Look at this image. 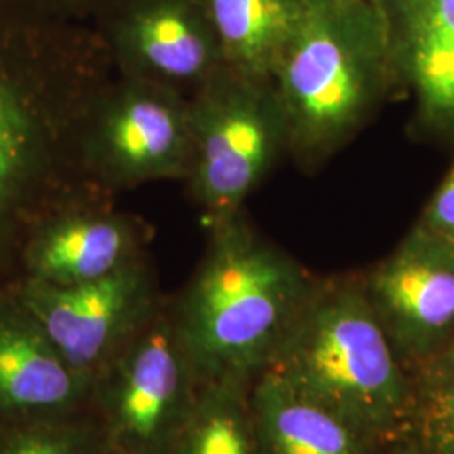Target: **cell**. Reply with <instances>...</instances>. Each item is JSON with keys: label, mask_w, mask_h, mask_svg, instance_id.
I'll return each instance as SVG.
<instances>
[{"label": "cell", "mask_w": 454, "mask_h": 454, "mask_svg": "<svg viewBox=\"0 0 454 454\" xmlns=\"http://www.w3.org/2000/svg\"><path fill=\"white\" fill-rule=\"evenodd\" d=\"M114 73L93 26L0 0V292L49 217L114 202L86 168L84 130Z\"/></svg>", "instance_id": "6da1fadb"}, {"label": "cell", "mask_w": 454, "mask_h": 454, "mask_svg": "<svg viewBox=\"0 0 454 454\" xmlns=\"http://www.w3.org/2000/svg\"><path fill=\"white\" fill-rule=\"evenodd\" d=\"M317 276L268 241L244 212L207 229L184 288L170 294L180 337L206 382L264 372L305 307Z\"/></svg>", "instance_id": "7a4b0ae2"}, {"label": "cell", "mask_w": 454, "mask_h": 454, "mask_svg": "<svg viewBox=\"0 0 454 454\" xmlns=\"http://www.w3.org/2000/svg\"><path fill=\"white\" fill-rule=\"evenodd\" d=\"M266 371L379 446L414 434L419 392L360 279L317 278Z\"/></svg>", "instance_id": "3957f363"}, {"label": "cell", "mask_w": 454, "mask_h": 454, "mask_svg": "<svg viewBox=\"0 0 454 454\" xmlns=\"http://www.w3.org/2000/svg\"><path fill=\"white\" fill-rule=\"evenodd\" d=\"M395 66L387 0H307L271 82L288 153L309 167L339 150L384 98Z\"/></svg>", "instance_id": "277c9868"}, {"label": "cell", "mask_w": 454, "mask_h": 454, "mask_svg": "<svg viewBox=\"0 0 454 454\" xmlns=\"http://www.w3.org/2000/svg\"><path fill=\"white\" fill-rule=\"evenodd\" d=\"M192 159L185 185L206 229L243 212L244 202L288 152L273 82L223 67L191 97Z\"/></svg>", "instance_id": "5b68a950"}, {"label": "cell", "mask_w": 454, "mask_h": 454, "mask_svg": "<svg viewBox=\"0 0 454 454\" xmlns=\"http://www.w3.org/2000/svg\"><path fill=\"white\" fill-rule=\"evenodd\" d=\"M204 384L167 294L150 322L93 379L91 411L114 453L167 454Z\"/></svg>", "instance_id": "8992f818"}, {"label": "cell", "mask_w": 454, "mask_h": 454, "mask_svg": "<svg viewBox=\"0 0 454 454\" xmlns=\"http://www.w3.org/2000/svg\"><path fill=\"white\" fill-rule=\"evenodd\" d=\"M82 155L110 194L159 180L185 182L192 159L191 98L114 76L90 114Z\"/></svg>", "instance_id": "52a82bcc"}, {"label": "cell", "mask_w": 454, "mask_h": 454, "mask_svg": "<svg viewBox=\"0 0 454 454\" xmlns=\"http://www.w3.org/2000/svg\"><path fill=\"white\" fill-rule=\"evenodd\" d=\"M12 290L66 362L91 384L167 296L150 253L95 281L61 286L22 279Z\"/></svg>", "instance_id": "ba28073f"}, {"label": "cell", "mask_w": 454, "mask_h": 454, "mask_svg": "<svg viewBox=\"0 0 454 454\" xmlns=\"http://www.w3.org/2000/svg\"><path fill=\"white\" fill-rule=\"evenodd\" d=\"M121 78L191 98L224 67L200 0H118L91 20Z\"/></svg>", "instance_id": "9c48e42d"}, {"label": "cell", "mask_w": 454, "mask_h": 454, "mask_svg": "<svg viewBox=\"0 0 454 454\" xmlns=\"http://www.w3.org/2000/svg\"><path fill=\"white\" fill-rule=\"evenodd\" d=\"M362 283L409 373L453 335V241L418 224Z\"/></svg>", "instance_id": "30bf717a"}, {"label": "cell", "mask_w": 454, "mask_h": 454, "mask_svg": "<svg viewBox=\"0 0 454 454\" xmlns=\"http://www.w3.org/2000/svg\"><path fill=\"white\" fill-rule=\"evenodd\" d=\"M153 229L138 215L116 211L114 202L59 212L27 239L20 281L80 285L112 275L148 254Z\"/></svg>", "instance_id": "8fae6325"}, {"label": "cell", "mask_w": 454, "mask_h": 454, "mask_svg": "<svg viewBox=\"0 0 454 454\" xmlns=\"http://www.w3.org/2000/svg\"><path fill=\"white\" fill-rule=\"evenodd\" d=\"M91 387V380L66 362L16 292H0V422L90 412Z\"/></svg>", "instance_id": "7c38bea8"}, {"label": "cell", "mask_w": 454, "mask_h": 454, "mask_svg": "<svg viewBox=\"0 0 454 454\" xmlns=\"http://www.w3.org/2000/svg\"><path fill=\"white\" fill-rule=\"evenodd\" d=\"M251 409L260 454H379L384 448L271 371L253 380Z\"/></svg>", "instance_id": "4fadbf2b"}, {"label": "cell", "mask_w": 454, "mask_h": 454, "mask_svg": "<svg viewBox=\"0 0 454 454\" xmlns=\"http://www.w3.org/2000/svg\"><path fill=\"white\" fill-rule=\"evenodd\" d=\"M231 71L271 82L307 0H200Z\"/></svg>", "instance_id": "5bb4252c"}, {"label": "cell", "mask_w": 454, "mask_h": 454, "mask_svg": "<svg viewBox=\"0 0 454 454\" xmlns=\"http://www.w3.org/2000/svg\"><path fill=\"white\" fill-rule=\"evenodd\" d=\"M397 20L395 61L434 120L454 78V0H399Z\"/></svg>", "instance_id": "9a60e30c"}, {"label": "cell", "mask_w": 454, "mask_h": 454, "mask_svg": "<svg viewBox=\"0 0 454 454\" xmlns=\"http://www.w3.org/2000/svg\"><path fill=\"white\" fill-rule=\"evenodd\" d=\"M253 380H209L167 454H260L251 409Z\"/></svg>", "instance_id": "2e32d148"}, {"label": "cell", "mask_w": 454, "mask_h": 454, "mask_svg": "<svg viewBox=\"0 0 454 454\" xmlns=\"http://www.w3.org/2000/svg\"><path fill=\"white\" fill-rule=\"evenodd\" d=\"M0 454H114L93 411L48 421L0 422Z\"/></svg>", "instance_id": "e0dca14e"}, {"label": "cell", "mask_w": 454, "mask_h": 454, "mask_svg": "<svg viewBox=\"0 0 454 454\" xmlns=\"http://www.w3.org/2000/svg\"><path fill=\"white\" fill-rule=\"evenodd\" d=\"M411 377L419 395L454 390V333L418 364L411 371Z\"/></svg>", "instance_id": "ac0fdd59"}, {"label": "cell", "mask_w": 454, "mask_h": 454, "mask_svg": "<svg viewBox=\"0 0 454 454\" xmlns=\"http://www.w3.org/2000/svg\"><path fill=\"white\" fill-rule=\"evenodd\" d=\"M414 434L454 438V390L419 395Z\"/></svg>", "instance_id": "d6986e66"}, {"label": "cell", "mask_w": 454, "mask_h": 454, "mask_svg": "<svg viewBox=\"0 0 454 454\" xmlns=\"http://www.w3.org/2000/svg\"><path fill=\"white\" fill-rule=\"evenodd\" d=\"M419 224L454 243V165L427 204Z\"/></svg>", "instance_id": "ffe728a7"}, {"label": "cell", "mask_w": 454, "mask_h": 454, "mask_svg": "<svg viewBox=\"0 0 454 454\" xmlns=\"http://www.w3.org/2000/svg\"><path fill=\"white\" fill-rule=\"evenodd\" d=\"M33 9L69 20H93L118 0H19Z\"/></svg>", "instance_id": "44dd1931"}, {"label": "cell", "mask_w": 454, "mask_h": 454, "mask_svg": "<svg viewBox=\"0 0 454 454\" xmlns=\"http://www.w3.org/2000/svg\"><path fill=\"white\" fill-rule=\"evenodd\" d=\"M421 444L426 454H454V438L446 436H426L412 434Z\"/></svg>", "instance_id": "7402d4cb"}, {"label": "cell", "mask_w": 454, "mask_h": 454, "mask_svg": "<svg viewBox=\"0 0 454 454\" xmlns=\"http://www.w3.org/2000/svg\"><path fill=\"white\" fill-rule=\"evenodd\" d=\"M379 454H426V451L422 450L418 439L409 436V438L399 439V441H394L387 446H384Z\"/></svg>", "instance_id": "603a6c76"}, {"label": "cell", "mask_w": 454, "mask_h": 454, "mask_svg": "<svg viewBox=\"0 0 454 454\" xmlns=\"http://www.w3.org/2000/svg\"><path fill=\"white\" fill-rule=\"evenodd\" d=\"M439 123H444V125H453L454 127V78L451 82V88L448 91V97L444 99L439 114L434 118Z\"/></svg>", "instance_id": "cb8c5ba5"}, {"label": "cell", "mask_w": 454, "mask_h": 454, "mask_svg": "<svg viewBox=\"0 0 454 454\" xmlns=\"http://www.w3.org/2000/svg\"><path fill=\"white\" fill-rule=\"evenodd\" d=\"M114 454H120V453H114Z\"/></svg>", "instance_id": "d4e9b609"}]
</instances>
